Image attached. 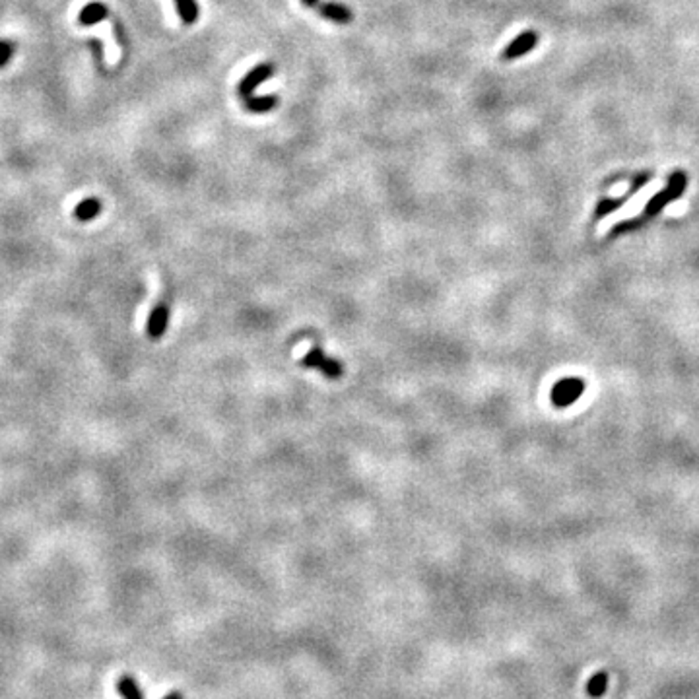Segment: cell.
<instances>
[{"label":"cell","mask_w":699,"mask_h":699,"mask_svg":"<svg viewBox=\"0 0 699 699\" xmlns=\"http://www.w3.org/2000/svg\"><path fill=\"white\" fill-rule=\"evenodd\" d=\"M163 699H181V696H179L177 691H173V693H168Z\"/></svg>","instance_id":"2e32d148"},{"label":"cell","mask_w":699,"mask_h":699,"mask_svg":"<svg viewBox=\"0 0 699 699\" xmlns=\"http://www.w3.org/2000/svg\"><path fill=\"white\" fill-rule=\"evenodd\" d=\"M117 691L123 699H144L142 689L138 688L136 680L132 676H121L117 680Z\"/></svg>","instance_id":"30bf717a"},{"label":"cell","mask_w":699,"mask_h":699,"mask_svg":"<svg viewBox=\"0 0 699 699\" xmlns=\"http://www.w3.org/2000/svg\"><path fill=\"white\" fill-rule=\"evenodd\" d=\"M684 191H686V175H684V173H680V171H676V173L670 177L669 187L664 188L662 193H659V195H657V197L653 198L649 204H647V214H657L660 208L666 206L670 200L678 198L680 195L684 193Z\"/></svg>","instance_id":"7a4b0ae2"},{"label":"cell","mask_w":699,"mask_h":699,"mask_svg":"<svg viewBox=\"0 0 699 699\" xmlns=\"http://www.w3.org/2000/svg\"><path fill=\"white\" fill-rule=\"evenodd\" d=\"M621 204H623V198H614V200H601V204H599V208H596V216H604V214H608V212H612V210L620 208Z\"/></svg>","instance_id":"5bb4252c"},{"label":"cell","mask_w":699,"mask_h":699,"mask_svg":"<svg viewBox=\"0 0 699 699\" xmlns=\"http://www.w3.org/2000/svg\"><path fill=\"white\" fill-rule=\"evenodd\" d=\"M272 74H274V67H272L270 62H263V64L255 67L251 72H247L245 76H243V80L239 82V88H237L239 89V96L243 99H249L253 96V91H255L256 86H260L263 82H266L268 78H272Z\"/></svg>","instance_id":"3957f363"},{"label":"cell","mask_w":699,"mask_h":699,"mask_svg":"<svg viewBox=\"0 0 699 699\" xmlns=\"http://www.w3.org/2000/svg\"><path fill=\"white\" fill-rule=\"evenodd\" d=\"M319 12H321L323 18L335 21V24H350V21L354 20L352 10L348 6H344V4H338V2H326V4H323L319 8Z\"/></svg>","instance_id":"52a82bcc"},{"label":"cell","mask_w":699,"mask_h":699,"mask_svg":"<svg viewBox=\"0 0 699 699\" xmlns=\"http://www.w3.org/2000/svg\"><path fill=\"white\" fill-rule=\"evenodd\" d=\"M303 4H306V6H317L319 0H303Z\"/></svg>","instance_id":"e0dca14e"},{"label":"cell","mask_w":699,"mask_h":699,"mask_svg":"<svg viewBox=\"0 0 699 699\" xmlns=\"http://www.w3.org/2000/svg\"><path fill=\"white\" fill-rule=\"evenodd\" d=\"M608 682H610L608 672H604V670L596 672L594 676H591V678L587 680V686H585L587 696L591 699H601L602 696L608 691Z\"/></svg>","instance_id":"9c48e42d"},{"label":"cell","mask_w":699,"mask_h":699,"mask_svg":"<svg viewBox=\"0 0 699 699\" xmlns=\"http://www.w3.org/2000/svg\"><path fill=\"white\" fill-rule=\"evenodd\" d=\"M538 45V33L536 31H532V30H527V31H522L521 35H517L515 39L505 47V51H503V59L505 60H515V59H521V57H524V55H529L534 47Z\"/></svg>","instance_id":"277c9868"},{"label":"cell","mask_w":699,"mask_h":699,"mask_svg":"<svg viewBox=\"0 0 699 699\" xmlns=\"http://www.w3.org/2000/svg\"><path fill=\"white\" fill-rule=\"evenodd\" d=\"M175 6H177V12L183 24L191 26V24H195L198 20V6L195 0H175Z\"/></svg>","instance_id":"4fadbf2b"},{"label":"cell","mask_w":699,"mask_h":699,"mask_svg":"<svg viewBox=\"0 0 699 699\" xmlns=\"http://www.w3.org/2000/svg\"><path fill=\"white\" fill-rule=\"evenodd\" d=\"M168 323H169V309L168 306L163 303H158V306L152 309V313L148 317V335L150 338L158 340L163 336V333L168 330Z\"/></svg>","instance_id":"8992f818"},{"label":"cell","mask_w":699,"mask_h":699,"mask_svg":"<svg viewBox=\"0 0 699 699\" xmlns=\"http://www.w3.org/2000/svg\"><path fill=\"white\" fill-rule=\"evenodd\" d=\"M276 103H278L276 96H260V98L251 96L249 99H245V107L251 113H268L276 107Z\"/></svg>","instance_id":"7c38bea8"},{"label":"cell","mask_w":699,"mask_h":699,"mask_svg":"<svg viewBox=\"0 0 699 699\" xmlns=\"http://www.w3.org/2000/svg\"><path fill=\"white\" fill-rule=\"evenodd\" d=\"M583 391V384L575 379H565L562 383H558L554 387V393H551V400L554 404L558 406H567L569 402H573Z\"/></svg>","instance_id":"5b68a950"},{"label":"cell","mask_w":699,"mask_h":699,"mask_svg":"<svg viewBox=\"0 0 699 699\" xmlns=\"http://www.w3.org/2000/svg\"><path fill=\"white\" fill-rule=\"evenodd\" d=\"M99 212H101V202H99V198H86V200H82L78 206H76L74 216L78 218V220H82V222H89V220H94V218L98 216Z\"/></svg>","instance_id":"8fae6325"},{"label":"cell","mask_w":699,"mask_h":699,"mask_svg":"<svg viewBox=\"0 0 699 699\" xmlns=\"http://www.w3.org/2000/svg\"><path fill=\"white\" fill-rule=\"evenodd\" d=\"M301 365L307 367V369H317V371H321V375H325L326 379H333V381L340 379V377L344 375V365L340 364L336 357L326 354L325 350L319 348V346L311 348V350L301 357Z\"/></svg>","instance_id":"6da1fadb"},{"label":"cell","mask_w":699,"mask_h":699,"mask_svg":"<svg viewBox=\"0 0 699 699\" xmlns=\"http://www.w3.org/2000/svg\"><path fill=\"white\" fill-rule=\"evenodd\" d=\"M14 51H16L14 49V43H10V41H0V69L8 64V60L14 55Z\"/></svg>","instance_id":"9a60e30c"},{"label":"cell","mask_w":699,"mask_h":699,"mask_svg":"<svg viewBox=\"0 0 699 699\" xmlns=\"http://www.w3.org/2000/svg\"><path fill=\"white\" fill-rule=\"evenodd\" d=\"M109 16V10L105 4L101 2H91L84 10L80 12V24L82 26H96L99 21H103Z\"/></svg>","instance_id":"ba28073f"}]
</instances>
